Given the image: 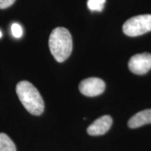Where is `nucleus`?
Returning <instances> with one entry per match:
<instances>
[{
	"instance_id": "5",
	"label": "nucleus",
	"mask_w": 151,
	"mask_h": 151,
	"mask_svg": "<svg viewBox=\"0 0 151 151\" xmlns=\"http://www.w3.org/2000/svg\"><path fill=\"white\" fill-rule=\"evenodd\" d=\"M79 90L87 97H96L102 94L105 90L106 84L102 79L88 78L83 80L79 84Z\"/></svg>"
},
{
	"instance_id": "4",
	"label": "nucleus",
	"mask_w": 151,
	"mask_h": 151,
	"mask_svg": "<svg viewBox=\"0 0 151 151\" xmlns=\"http://www.w3.org/2000/svg\"><path fill=\"white\" fill-rule=\"evenodd\" d=\"M128 67L129 70L135 74H146L151 69V54L143 52L134 55L130 58Z\"/></svg>"
},
{
	"instance_id": "7",
	"label": "nucleus",
	"mask_w": 151,
	"mask_h": 151,
	"mask_svg": "<svg viewBox=\"0 0 151 151\" xmlns=\"http://www.w3.org/2000/svg\"><path fill=\"white\" fill-rule=\"evenodd\" d=\"M151 123V109H146L137 113L128 121V126L132 129Z\"/></svg>"
},
{
	"instance_id": "3",
	"label": "nucleus",
	"mask_w": 151,
	"mask_h": 151,
	"mask_svg": "<svg viewBox=\"0 0 151 151\" xmlns=\"http://www.w3.org/2000/svg\"><path fill=\"white\" fill-rule=\"evenodd\" d=\"M122 31L129 37H138L151 31V15L134 16L124 22Z\"/></svg>"
},
{
	"instance_id": "11",
	"label": "nucleus",
	"mask_w": 151,
	"mask_h": 151,
	"mask_svg": "<svg viewBox=\"0 0 151 151\" xmlns=\"http://www.w3.org/2000/svg\"><path fill=\"white\" fill-rule=\"evenodd\" d=\"M16 0H0V9H4L11 6Z\"/></svg>"
},
{
	"instance_id": "12",
	"label": "nucleus",
	"mask_w": 151,
	"mask_h": 151,
	"mask_svg": "<svg viewBox=\"0 0 151 151\" xmlns=\"http://www.w3.org/2000/svg\"><path fill=\"white\" fill-rule=\"evenodd\" d=\"M1 36H2V34H1V31H0V38L1 37Z\"/></svg>"
},
{
	"instance_id": "10",
	"label": "nucleus",
	"mask_w": 151,
	"mask_h": 151,
	"mask_svg": "<svg viewBox=\"0 0 151 151\" xmlns=\"http://www.w3.org/2000/svg\"><path fill=\"white\" fill-rule=\"evenodd\" d=\"M11 32L14 37L20 38L22 35V27L18 23H14L11 25Z\"/></svg>"
},
{
	"instance_id": "1",
	"label": "nucleus",
	"mask_w": 151,
	"mask_h": 151,
	"mask_svg": "<svg viewBox=\"0 0 151 151\" xmlns=\"http://www.w3.org/2000/svg\"><path fill=\"white\" fill-rule=\"evenodd\" d=\"M49 48L55 60L63 62L70 56L73 48L71 35L65 27H57L52 31L48 40Z\"/></svg>"
},
{
	"instance_id": "9",
	"label": "nucleus",
	"mask_w": 151,
	"mask_h": 151,
	"mask_svg": "<svg viewBox=\"0 0 151 151\" xmlns=\"http://www.w3.org/2000/svg\"><path fill=\"white\" fill-rule=\"evenodd\" d=\"M106 0H88V7L92 11H101L103 10Z\"/></svg>"
},
{
	"instance_id": "8",
	"label": "nucleus",
	"mask_w": 151,
	"mask_h": 151,
	"mask_svg": "<svg viewBox=\"0 0 151 151\" xmlns=\"http://www.w3.org/2000/svg\"><path fill=\"white\" fill-rule=\"evenodd\" d=\"M0 151H16L14 143L4 133H0Z\"/></svg>"
},
{
	"instance_id": "2",
	"label": "nucleus",
	"mask_w": 151,
	"mask_h": 151,
	"mask_svg": "<svg viewBox=\"0 0 151 151\" xmlns=\"http://www.w3.org/2000/svg\"><path fill=\"white\" fill-rule=\"evenodd\" d=\"M16 93L28 112L39 116L44 111V102L40 93L31 83L27 81L19 82L16 86Z\"/></svg>"
},
{
	"instance_id": "6",
	"label": "nucleus",
	"mask_w": 151,
	"mask_h": 151,
	"mask_svg": "<svg viewBox=\"0 0 151 151\" xmlns=\"http://www.w3.org/2000/svg\"><path fill=\"white\" fill-rule=\"evenodd\" d=\"M113 124V119L110 116L106 115L100 117L92 122L87 129L88 134L91 136L103 135L110 129Z\"/></svg>"
}]
</instances>
